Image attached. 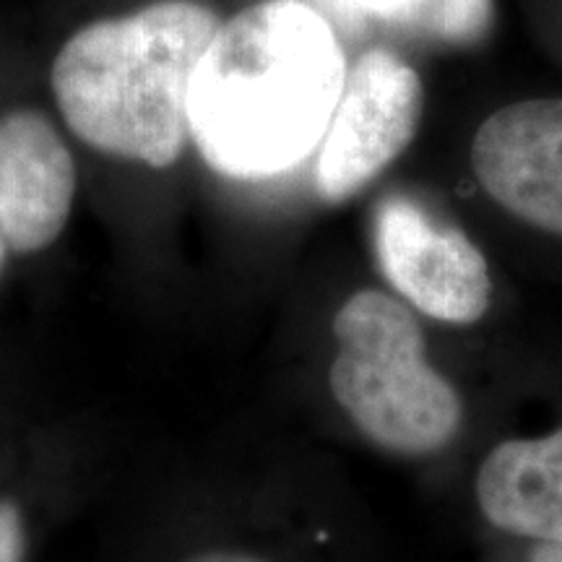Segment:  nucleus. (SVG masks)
Here are the masks:
<instances>
[{
	"label": "nucleus",
	"mask_w": 562,
	"mask_h": 562,
	"mask_svg": "<svg viewBox=\"0 0 562 562\" xmlns=\"http://www.w3.org/2000/svg\"><path fill=\"white\" fill-rule=\"evenodd\" d=\"M472 167L492 201L562 237V97L490 115L474 136Z\"/></svg>",
	"instance_id": "423d86ee"
},
{
	"label": "nucleus",
	"mask_w": 562,
	"mask_h": 562,
	"mask_svg": "<svg viewBox=\"0 0 562 562\" xmlns=\"http://www.w3.org/2000/svg\"><path fill=\"white\" fill-rule=\"evenodd\" d=\"M362 16L440 45H480L495 24V0H347Z\"/></svg>",
	"instance_id": "1a4fd4ad"
},
{
	"label": "nucleus",
	"mask_w": 562,
	"mask_h": 562,
	"mask_svg": "<svg viewBox=\"0 0 562 562\" xmlns=\"http://www.w3.org/2000/svg\"><path fill=\"white\" fill-rule=\"evenodd\" d=\"M9 245H5L3 237H0V273H3V266H5V258H9Z\"/></svg>",
	"instance_id": "ddd939ff"
},
{
	"label": "nucleus",
	"mask_w": 562,
	"mask_h": 562,
	"mask_svg": "<svg viewBox=\"0 0 562 562\" xmlns=\"http://www.w3.org/2000/svg\"><path fill=\"white\" fill-rule=\"evenodd\" d=\"M476 503L497 531L562 544V430L492 448L476 474Z\"/></svg>",
	"instance_id": "6e6552de"
},
{
	"label": "nucleus",
	"mask_w": 562,
	"mask_h": 562,
	"mask_svg": "<svg viewBox=\"0 0 562 562\" xmlns=\"http://www.w3.org/2000/svg\"><path fill=\"white\" fill-rule=\"evenodd\" d=\"M76 195V165L42 112L0 117V237L30 256L58 240Z\"/></svg>",
	"instance_id": "0eeeda50"
},
{
	"label": "nucleus",
	"mask_w": 562,
	"mask_h": 562,
	"mask_svg": "<svg viewBox=\"0 0 562 562\" xmlns=\"http://www.w3.org/2000/svg\"><path fill=\"white\" fill-rule=\"evenodd\" d=\"M331 391L351 425L398 456H430L459 432L461 396L427 362L425 334L404 302L360 290L334 318Z\"/></svg>",
	"instance_id": "7ed1b4c3"
},
{
	"label": "nucleus",
	"mask_w": 562,
	"mask_h": 562,
	"mask_svg": "<svg viewBox=\"0 0 562 562\" xmlns=\"http://www.w3.org/2000/svg\"><path fill=\"white\" fill-rule=\"evenodd\" d=\"M372 243L389 284L427 318L469 326L487 313L492 279L482 250L427 203L409 193L383 195Z\"/></svg>",
	"instance_id": "20e7f679"
},
{
	"label": "nucleus",
	"mask_w": 562,
	"mask_h": 562,
	"mask_svg": "<svg viewBox=\"0 0 562 562\" xmlns=\"http://www.w3.org/2000/svg\"><path fill=\"white\" fill-rule=\"evenodd\" d=\"M26 560V524L16 503L0 497V562Z\"/></svg>",
	"instance_id": "9d476101"
},
{
	"label": "nucleus",
	"mask_w": 562,
	"mask_h": 562,
	"mask_svg": "<svg viewBox=\"0 0 562 562\" xmlns=\"http://www.w3.org/2000/svg\"><path fill=\"white\" fill-rule=\"evenodd\" d=\"M347 81L326 19L300 0H266L220 24L188 87L201 159L235 180L290 172L318 149Z\"/></svg>",
	"instance_id": "f257e3e1"
},
{
	"label": "nucleus",
	"mask_w": 562,
	"mask_h": 562,
	"mask_svg": "<svg viewBox=\"0 0 562 562\" xmlns=\"http://www.w3.org/2000/svg\"><path fill=\"white\" fill-rule=\"evenodd\" d=\"M419 115L417 70L381 47L360 55L318 146L315 188L321 199L344 203L364 191L412 144Z\"/></svg>",
	"instance_id": "39448f33"
},
{
	"label": "nucleus",
	"mask_w": 562,
	"mask_h": 562,
	"mask_svg": "<svg viewBox=\"0 0 562 562\" xmlns=\"http://www.w3.org/2000/svg\"><path fill=\"white\" fill-rule=\"evenodd\" d=\"M526 562H562V544L560 542H531L526 550Z\"/></svg>",
	"instance_id": "f8f14e48"
},
{
	"label": "nucleus",
	"mask_w": 562,
	"mask_h": 562,
	"mask_svg": "<svg viewBox=\"0 0 562 562\" xmlns=\"http://www.w3.org/2000/svg\"><path fill=\"white\" fill-rule=\"evenodd\" d=\"M220 24L193 0H161L74 34L53 66L68 128L108 157L175 165L191 140V76Z\"/></svg>",
	"instance_id": "f03ea898"
},
{
	"label": "nucleus",
	"mask_w": 562,
	"mask_h": 562,
	"mask_svg": "<svg viewBox=\"0 0 562 562\" xmlns=\"http://www.w3.org/2000/svg\"><path fill=\"white\" fill-rule=\"evenodd\" d=\"M182 562H277V560L263 558V554L248 552V550H206Z\"/></svg>",
	"instance_id": "9b49d317"
}]
</instances>
